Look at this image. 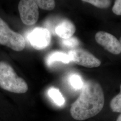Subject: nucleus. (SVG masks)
Listing matches in <instances>:
<instances>
[{"label": "nucleus", "instance_id": "nucleus-1", "mask_svg": "<svg viewBox=\"0 0 121 121\" xmlns=\"http://www.w3.org/2000/svg\"><path fill=\"white\" fill-rule=\"evenodd\" d=\"M104 97L102 88L96 81L89 80L83 83L78 97L72 104L70 113L78 121L94 117L103 108Z\"/></svg>", "mask_w": 121, "mask_h": 121}, {"label": "nucleus", "instance_id": "nucleus-2", "mask_svg": "<svg viewBox=\"0 0 121 121\" xmlns=\"http://www.w3.org/2000/svg\"><path fill=\"white\" fill-rule=\"evenodd\" d=\"M0 86L6 91L22 94L28 89L27 84L6 62H0Z\"/></svg>", "mask_w": 121, "mask_h": 121}, {"label": "nucleus", "instance_id": "nucleus-3", "mask_svg": "<svg viewBox=\"0 0 121 121\" xmlns=\"http://www.w3.org/2000/svg\"><path fill=\"white\" fill-rule=\"evenodd\" d=\"M0 44L15 51H21L25 47V39L22 35L12 30L0 17Z\"/></svg>", "mask_w": 121, "mask_h": 121}, {"label": "nucleus", "instance_id": "nucleus-4", "mask_svg": "<svg viewBox=\"0 0 121 121\" xmlns=\"http://www.w3.org/2000/svg\"><path fill=\"white\" fill-rule=\"evenodd\" d=\"M18 8L21 19L24 24L30 26L37 22L39 16V8L35 0H20Z\"/></svg>", "mask_w": 121, "mask_h": 121}, {"label": "nucleus", "instance_id": "nucleus-5", "mask_svg": "<svg viewBox=\"0 0 121 121\" xmlns=\"http://www.w3.org/2000/svg\"><path fill=\"white\" fill-rule=\"evenodd\" d=\"M68 55L70 60L75 64L84 67H97L101 64L100 61L90 52L81 48L71 50Z\"/></svg>", "mask_w": 121, "mask_h": 121}, {"label": "nucleus", "instance_id": "nucleus-6", "mask_svg": "<svg viewBox=\"0 0 121 121\" xmlns=\"http://www.w3.org/2000/svg\"><path fill=\"white\" fill-rule=\"evenodd\" d=\"M95 39L97 43L110 53L115 55L121 53L120 42L112 34L105 31H99L96 33Z\"/></svg>", "mask_w": 121, "mask_h": 121}, {"label": "nucleus", "instance_id": "nucleus-7", "mask_svg": "<svg viewBox=\"0 0 121 121\" xmlns=\"http://www.w3.org/2000/svg\"><path fill=\"white\" fill-rule=\"evenodd\" d=\"M28 39L33 48L40 50L49 45L51 36L49 31L47 29L37 27L29 33Z\"/></svg>", "mask_w": 121, "mask_h": 121}, {"label": "nucleus", "instance_id": "nucleus-8", "mask_svg": "<svg viewBox=\"0 0 121 121\" xmlns=\"http://www.w3.org/2000/svg\"><path fill=\"white\" fill-rule=\"evenodd\" d=\"M75 31V26L72 22L68 19L63 20L55 28L56 35L63 39H69L72 37Z\"/></svg>", "mask_w": 121, "mask_h": 121}, {"label": "nucleus", "instance_id": "nucleus-9", "mask_svg": "<svg viewBox=\"0 0 121 121\" xmlns=\"http://www.w3.org/2000/svg\"><path fill=\"white\" fill-rule=\"evenodd\" d=\"M71 60L68 55L60 52H52L47 58L46 63L48 65H50L56 61H60L68 63Z\"/></svg>", "mask_w": 121, "mask_h": 121}, {"label": "nucleus", "instance_id": "nucleus-10", "mask_svg": "<svg viewBox=\"0 0 121 121\" xmlns=\"http://www.w3.org/2000/svg\"><path fill=\"white\" fill-rule=\"evenodd\" d=\"M48 94L57 105L61 106L65 103V99L58 89L53 87L51 88L48 91Z\"/></svg>", "mask_w": 121, "mask_h": 121}, {"label": "nucleus", "instance_id": "nucleus-11", "mask_svg": "<svg viewBox=\"0 0 121 121\" xmlns=\"http://www.w3.org/2000/svg\"><path fill=\"white\" fill-rule=\"evenodd\" d=\"M120 88V92L111 99L110 103V107L113 112L121 113V84Z\"/></svg>", "mask_w": 121, "mask_h": 121}, {"label": "nucleus", "instance_id": "nucleus-12", "mask_svg": "<svg viewBox=\"0 0 121 121\" xmlns=\"http://www.w3.org/2000/svg\"><path fill=\"white\" fill-rule=\"evenodd\" d=\"M82 1L90 3L97 8L101 9L107 8L111 4V1L108 0H84Z\"/></svg>", "mask_w": 121, "mask_h": 121}, {"label": "nucleus", "instance_id": "nucleus-13", "mask_svg": "<svg viewBox=\"0 0 121 121\" xmlns=\"http://www.w3.org/2000/svg\"><path fill=\"white\" fill-rule=\"evenodd\" d=\"M69 82L73 88L78 90L82 89L83 86V82L80 77L78 75L73 74L69 77Z\"/></svg>", "mask_w": 121, "mask_h": 121}, {"label": "nucleus", "instance_id": "nucleus-14", "mask_svg": "<svg viewBox=\"0 0 121 121\" xmlns=\"http://www.w3.org/2000/svg\"><path fill=\"white\" fill-rule=\"evenodd\" d=\"M35 2L37 4L38 7L41 9L47 10H51L54 9L55 6V2L54 0H35Z\"/></svg>", "mask_w": 121, "mask_h": 121}, {"label": "nucleus", "instance_id": "nucleus-15", "mask_svg": "<svg viewBox=\"0 0 121 121\" xmlns=\"http://www.w3.org/2000/svg\"><path fill=\"white\" fill-rule=\"evenodd\" d=\"M78 43V39L74 37L64 39L62 40V44L65 47L68 48H73L77 46Z\"/></svg>", "mask_w": 121, "mask_h": 121}, {"label": "nucleus", "instance_id": "nucleus-16", "mask_svg": "<svg viewBox=\"0 0 121 121\" xmlns=\"http://www.w3.org/2000/svg\"><path fill=\"white\" fill-rule=\"evenodd\" d=\"M112 11L117 15H121V0H116L112 8Z\"/></svg>", "mask_w": 121, "mask_h": 121}, {"label": "nucleus", "instance_id": "nucleus-17", "mask_svg": "<svg viewBox=\"0 0 121 121\" xmlns=\"http://www.w3.org/2000/svg\"><path fill=\"white\" fill-rule=\"evenodd\" d=\"M116 121H121V113L117 118Z\"/></svg>", "mask_w": 121, "mask_h": 121}, {"label": "nucleus", "instance_id": "nucleus-18", "mask_svg": "<svg viewBox=\"0 0 121 121\" xmlns=\"http://www.w3.org/2000/svg\"><path fill=\"white\" fill-rule=\"evenodd\" d=\"M119 41H120V43H121V38H120V40H119Z\"/></svg>", "mask_w": 121, "mask_h": 121}]
</instances>
